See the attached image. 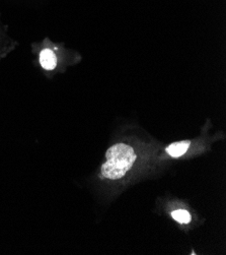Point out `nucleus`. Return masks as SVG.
<instances>
[{"mask_svg":"<svg viewBox=\"0 0 226 255\" xmlns=\"http://www.w3.org/2000/svg\"><path fill=\"white\" fill-rule=\"evenodd\" d=\"M189 146H190V141H187V140L179 141V142H173V143L169 144L165 150L170 157L179 158L186 154V151L188 150Z\"/></svg>","mask_w":226,"mask_h":255,"instance_id":"obj_3","label":"nucleus"},{"mask_svg":"<svg viewBox=\"0 0 226 255\" xmlns=\"http://www.w3.org/2000/svg\"><path fill=\"white\" fill-rule=\"evenodd\" d=\"M40 64L46 70H53L57 65V56L51 49H44L40 53Z\"/></svg>","mask_w":226,"mask_h":255,"instance_id":"obj_2","label":"nucleus"},{"mask_svg":"<svg viewBox=\"0 0 226 255\" xmlns=\"http://www.w3.org/2000/svg\"><path fill=\"white\" fill-rule=\"evenodd\" d=\"M106 158L107 161L100 169L102 175L108 179L118 180L132 168L136 161V154L132 146L117 143L107 150Z\"/></svg>","mask_w":226,"mask_h":255,"instance_id":"obj_1","label":"nucleus"},{"mask_svg":"<svg viewBox=\"0 0 226 255\" xmlns=\"http://www.w3.org/2000/svg\"><path fill=\"white\" fill-rule=\"evenodd\" d=\"M171 217L181 224H189L192 220L191 215L188 211L186 210H178V211H173L171 213Z\"/></svg>","mask_w":226,"mask_h":255,"instance_id":"obj_4","label":"nucleus"}]
</instances>
